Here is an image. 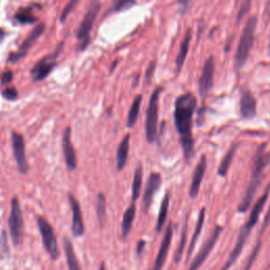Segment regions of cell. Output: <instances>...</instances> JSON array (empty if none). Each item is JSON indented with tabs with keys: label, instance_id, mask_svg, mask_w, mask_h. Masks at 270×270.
I'll return each mask as SVG.
<instances>
[{
	"label": "cell",
	"instance_id": "2e32d148",
	"mask_svg": "<svg viewBox=\"0 0 270 270\" xmlns=\"http://www.w3.org/2000/svg\"><path fill=\"white\" fill-rule=\"evenodd\" d=\"M162 184V176L159 172H152L148 178L145 192H144V208L147 210L149 209L152 200H153L154 194L160 189Z\"/></svg>",
	"mask_w": 270,
	"mask_h": 270
},
{
	"label": "cell",
	"instance_id": "6da1fadb",
	"mask_svg": "<svg viewBox=\"0 0 270 270\" xmlns=\"http://www.w3.org/2000/svg\"><path fill=\"white\" fill-rule=\"evenodd\" d=\"M196 108V98L192 93L181 95L174 105V123L186 161L191 160L193 155L194 141L192 137V121Z\"/></svg>",
	"mask_w": 270,
	"mask_h": 270
},
{
	"label": "cell",
	"instance_id": "4fadbf2b",
	"mask_svg": "<svg viewBox=\"0 0 270 270\" xmlns=\"http://www.w3.org/2000/svg\"><path fill=\"white\" fill-rule=\"evenodd\" d=\"M215 64L213 57H209L202 66L201 75L199 78V93L201 96H205L213 88V77H214Z\"/></svg>",
	"mask_w": 270,
	"mask_h": 270
},
{
	"label": "cell",
	"instance_id": "4316f807",
	"mask_svg": "<svg viewBox=\"0 0 270 270\" xmlns=\"http://www.w3.org/2000/svg\"><path fill=\"white\" fill-rule=\"evenodd\" d=\"M169 202H170V194H169V192H167L163 198L160 213H159V217H158V222H156V230L159 232L162 231V229L164 228V226L166 224L167 215H168V211H169Z\"/></svg>",
	"mask_w": 270,
	"mask_h": 270
},
{
	"label": "cell",
	"instance_id": "484cf974",
	"mask_svg": "<svg viewBox=\"0 0 270 270\" xmlns=\"http://www.w3.org/2000/svg\"><path fill=\"white\" fill-rule=\"evenodd\" d=\"M238 144L236 145H233L230 147V149L227 151V153L224 155L222 162H221V165H219L218 167V175L222 176V177H225L227 172H228V169L232 163V160L235 155V152L236 150H238Z\"/></svg>",
	"mask_w": 270,
	"mask_h": 270
},
{
	"label": "cell",
	"instance_id": "5bb4252c",
	"mask_svg": "<svg viewBox=\"0 0 270 270\" xmlns=\"http://www.w3.org/2000/svg\"><path fill=\"white\" fill-rule=\"evenodd\" d=\"M172 235H173L172 223H169L167 228H166L165 235H164V238H163L161 247L159 249V253H158L156 259L154 261L153 267H152L151 270H162L163 269V266H164V264L166 262V259H167V256H168L169 248H170Z\"/></svg>",
	"mask_w": 270,
	"mask_h": 270
},
{
	"label": "cell",
	"instance_id": "74e56055",
	"mask_svg": "<svg viewBox=\"0 0 270 270\" xmlns=\"http://www.w3.org/2000/svg\"><path fill=\"white\" fill-rule=\"evenodd\" d=\"M190 2H191V0H177L178 5L181 6V8L183 9L184 12L188 9V7L190 5Z\"/></svg>",
	"mask_w": 270,
	"mask_h": 270
},
{
	"label": "cell",
	"instance_id": "7bdbcfd3",
	"mask_svg": "<svg viewBox=\"0 0 270 270\" xmlns=\"http://www.w3.org/2000/svg\"><path fill=\"white\" fill-rule=\"evenodd\" d=\"M269 48H270V44H269Z\"/></svg>",
	"mask_w": 270,
	"mask_h": 270
},
{
	"label": "cell",
	"instance_id": "3957f363",
	"mask_svg": "<svg viewBox=\"0 0 270 270\" xmlns=\"http://www.w3.org/2000/svg\"><path fill=\"white\" fill-rule=\"evenodd\" d=\"M258 25V19L256 16L249 17L247 20L242 35L238 44V49L234 55V68L236 70H240L244 66V64L247 62L248 57L250 55L251 49L255 43V32Z\"/></svg>",
	"mask_w": 270,
	"mask_h": 270
},
{
	"label": "cell",
	"instance_id": "8d00e7d4",
	"mask_svg": "<svg viewBox=\"0 0 270 270\" xmlns=\"http://www.w3.org/2000/svg\"><path fill=\"white\" fill-rule=\"evenodd\" d=\"M2 83L3 84H7V83H10L12 80H13V72L11 70H8L6 71L3 75H2Z\"/></svg>",
	"mask_w": 270,
	"mask_h": 270
},
{
	"label": "cell",
	"instance_id": "5b68a950",
	"mask_svg": "<svg viewBox=\"0 0 270 270\" xmlns=\"http://www.w3.org/2000/svg\"><path fill=\"white\" fill-rule=\"evenodd\" d=\"M10 234L15 246L20 245L24 236V219L19 200L14 197L11 202V214L9 218Z\"/></svg>",
	"mask_w": 270,
	"mask_h": 270
},
{
	"label": "cell",
	"instance_id": "836d02e7",
	"mask_svg": "<svg viewBox=\"0 0 270 270\" xmlns=\"http://www.w3.org/2000/svg\"><path fill=\"white\" fill-rule=\"evenodd\" d=\"M186 229L184 230L183 232V236H182V239H181V243L177 247V250H176V253H175V262H179L181 258H182V253L184 251V247H185V243H186Z\"/></svg>",
	"mask_w": 270,
	"mask_h": 270
},
{
	"label": "cell",
	"instance_id": "cb8c5ba5",
	"mask_svg": "<svg viewBox=\"0 0 270 270\" xmlns=\"http://www.w3.org/2000/svg\"><path fill=\"white\" fill-rule=\"evenodd\" d=\"M143 101V96L138 95L133 100V103L131 105V108L129 110L128 118H127V126L128 128H132L138 122V118L140 116V111H141V106Z\"/></svg>",
	"mask_w": 270,
	"mask_h": 270
},
{
	"label": "cell",
	"instance_id": "83f0119b",
	"mask_svg": "<svg viewBox=\"0 0 270 270\" xmlns=\"http://www.w3.org/2000/svg\"><path fill=\"white\" fill-rule=\"evenodd\" d=\"M15 18L21 25L33 24L37 20V18L34 16L31 8H22L15 14Z\"/></svg>",
	"mask_w": 270,
	"mask_h": 270
},
{
	"label": "cell",
	"instance_id": "60d3db41",
	"mask_svg": "<svg viewBox=\"0 0 270 270\" xmlns=\"http://www.w3.org/2000/svg\"><path fill=\"white\" fill-rule=\"evenodd\" d=\"M99 270H106L105 263H101V265H100V267H99Z\"/></svg>",
	"mask_w": 270,
	"mask_h": 270
},
{
	"label": "cell",
	"instance_id": "b9f144b4",
	"mask_svg": "<svg viewBox=\"0 0 270 270\" xmlns=\"http://www.w3.org/2000/svg\"><path fill=\"white\" fill-rule=\"evenodd\" d=\"M236 2H239V0H236Z\"/></svg>",
	"mask_w": 270,
	"mask_h": 270
},
{
	"label": "cell",
	"instance_id": "30bf717a",
	"mask_svg": "<svg viewBox=\"0 0 270 270\" xmlns=\"http://www.w3.org/2000/svg\"><path fill=\"white\" fill-rule=\"evenodd\" d=\"M13 140V152L14 156L18 165V169L21 174H27L29 171V165L26 156V148H25V141L22 135L14 132L12 135Z\"/></svg>",
	"mask_w": 270,
	"mask_h": 270
},
{
	"label": "cell",
	"instance_id": "7a4b0ae2",
	"mask_svg": "<svg viewBox=\"0 0 270 270\" xmlns=\"http://www.w3.org/2000/svg\"><path fill=\"white\" fill-rule=\"evenodd\" d=\"M265 147L266 145L263 144L259 146V148L257 149L255 159H253V168H252L251 178H250L249 185L247 187V190L239 205V209H238L239 212L245 213L249 209L251 202H252V199L253 197H255V194L261 184L264 169L270 162V153H268V152L266 151Z\"/></svg>",
	"mask_w": 270,
	"mask_h": 270
},
{
	"label": "cell",
	"instance_id": "7402d4cb",
	"mask_svg": "<svg viewBox=\"0 0 270 270\" xmlns=\"http://www.w3.org/2000/svg\"><path fill=\"white\" fill-rule=\"evenodd\" d=\"M135 213H137V208H135V204L132 202V205L125 211L123 216V222H122V236L126 238V236L130 233V230L132 228V224L135 218Z\"/></svg>",
	"mask_w": 270,
	"mask_h": 270
},
{
	"label": "cell",
	"instance_id": "f1b7e54d",
	"mask_svg": "<svg viewBox=\"0 0 270 270\" xmlns=\"http://www.w3.org/2000/svg\"><path fill=\"white\" fill-rule=\"evenodd\" d=\"M97 217H98V222L100 226L103 227L105 223V218H106V211H107V200L106 196L103 193H99L97 195Z\"/></svg>",
	"mask_w": 270,
	"mask_h": 270
},
{
	"label": "cell",
	"instance_id": "8992f818",
	"mask_svg": "<svg viewBox=\"0 0 270 270\" xmlns=\"http://www.w3.org/2000/svg\"><path fill=\"white\" fill-rule=\"evenodd\" d=\"M99 10H100L99 0H95V2L91 5L87 14L84 15V17H83V19L80 24V27L77 31V38L79 40H81L80 50L86 49L88 43H89L90 33H91V30L93 28V24L96 19V16H97Z\"/></svg>",
	"mask_w": 270,
	"mask_h": 270
},
{
	"label": "cell",
	"instance_id": "ffe728a7",
	"mask_svg": "<svg viewBox=\"0 0 270 270\" xmlns=\"http://www.w3.org/2000/svg\"><path fill=\"white\" fill-rule=\"evenodd\" d=\"M191 29H188L187 32H186L185 36L182 40L181 47H179V51H178V54L176 56L175 59V64H176V69L177 72H179L182 70V68L184 65V62L186 60V57L188 55V51H189V47H190V42H191V37H192V34H191Z\"/></svg>",
	"mask_w": 270,
	"mask_h": 270
},
{
	"label": "cell",
	"instance_id": "9c48e42d",
	"mask_svg": "<svg viewBox=\"0 0 270 270\" xmlns=\"http://www.w3.org/2000/svg\"><path fill=\"white\" fill-rule=\"evenodd\" d=\"M61 48H62V43L60 44V48H58L56 50V52L54 54L48 55V56L41 58L35 65L33 66L32 76H33L34 80L38 81V80L44 79L50 74V72L54 69V66L56 65V62L54 61V59L56 58V56L60 52Z\"/></svg>",
	"mask_w": 270,
	"mask_h": 270
},
{
	"label": "cell",
	"instance_id": "e0dca14e",
	"mask_svg": "<svg viewBox=\"0 0 270 270\" xmlns=\"http://www.w3.org/2000/svg\"><path fill=\"white\" fill-rule=\"evenodd\" d=\"M62 149H63V154H64L66 167L69 168L70 171L75 170L76 169V154H75V150H74L72 142H71V129L70 128H66L63 132Z\"/></svg>",
	"mask_w": 270,
	"mask_h": 270
},
{
	"label": "cell",
	"instance_id": "d4e9b609",
	"mask_svg": "<svg viewBox=\"0 0 270 270\" xmlns=\"http://www.w3.org/2000/svg\"><path fill=\"white\" fill-rule=\"evenodd\" d=\"M142 184H143V167L140 164L137 168V170L134 172L133 183H132V201L135 202L141 194L142 190Z\"/></svg>",
	"mask_w": 270,
	"mask_h": 270
},
{
	"label": "cell",
	"instance_id": "52a82bcc",
	"mask_svg": "<svg viewBox=\"0 0 270 270\" xmlns=\"http://www.w3.org/2000/svg\"><path fill=\"white\" fill-rule=\"evenodd\" d=\"M37 223H38V228L41 234L42 242H43L46 250L48 251L51 258H52L53 260H57L59 257V251H58L56 236H55L52 226L50 225V223L44 217H41V216L38 217Z\"/></svg>",
	"mask_w": 270,
	"mask_h": 270
},
{
	"label": "cell",
	"instance_id": "277c9868",
	"mask_svg": "<svg viewBox=\"0 0 270 270\" xmlns=\"http://www.w3.org/2000/svg\"><path fill=\"white\" fill-rule=\"evenodd\" d=\"M163 91L162 87L156 88L152 93L149 101L146 117V139L148 143L152 144L158 138V125H159V112H160V96Z\"/></svg>",
	"mask_w": 270,
	"mask_h": 270
},
{
	"label": "cell",
	"instance_id": "9a60e30c",
	"mask_svg": "<svg viewBox=\"0 0 270 270\" xmlns=\"http://www.w3.org/2000/svg\"><path fill=\"white\" fill-rule=\"evenodd\" d=\"M206 169H207L206 155H201V158L199 159L195 167V170L192 176V182H191L190 188H189V195L191 198H195L197 196L199 189H200V186H201V182L205 176Z\"/></svg>",
	"mask_w": 270,
	"mask_h": 270
},
{
	"label": "cell",
	"instance_id": "ac0fdd59",
	"mask_svg": "<svg viewBox=\"0 0 270 270\" xmlns=\"http://www.w3.org/2000/svg\"><path fill=\"white\" fill-rule=\"evenodd\" d=\"M69 202H70V206L72 208V214H73V216H72V218H73V225H72L73 233L75 236H81L84 232L83 219H82V215H81L79 202L72 193L69 194Z\"/></svg>",
	"mask_w": 270,
	"mask_h": 270
},
{
	"label": "cell",
	"instance_id": "d590c367",
	"mask_svg": "<svg viewBox=\"0 0 270 270\" xmlns=\"http://www.w3.org/2000/svg\"><path fill=\"white\" fill-rule=\"evenodd\" d=\"M155 68H156V62L155 61H151L150 64L148 65V70H147V73H146V80L148 82L151 80L152 76H153L154 71H155Z\"/></svg>",
	"mask_w": 270,
	"mask_h": 270
},
{
	"label": "cell",
	"instance_id": "f35d334b",
	"mask_svg": "<svg viewBox=\"0 0 270 270\" xmlns=\"http://www.w3.org/2000/svg\"><path fill=\"white\" fill-rule=\"evenodd\" d=\"M145 246H146V242L145 241L142 240V241L139 242V244H138V255H141Z\"/></svg>",
	"mask_w": 270,
	"mask_h": 270
},
{
	"label": "cell",
	"instance_id": "603a6c76",
	"mask_svg": "<svg viewBox=\"0 0 270 270\" xmlns=\"http://www.w3.org/2000/svg\"><path fill=\"white\" fill-rule=\"evenodd\" d=\"M204 222H205V208H201L200 211H199V214H198V219H197V223H196V226H195L194 233H193L192 239L190 241V245H189V249H188V253H187V260L192 255L194 247L196 245V242H197L199 235H200L202 226H204Z\"/></svg>",
	"mask_w": 270,
	"mask_h": 270
},
{
	"label": "cell",
	"instance_id": "d6a6232c",
	"mask_svg": "<svg viewBox=\"0 0 270 270\" xmlns=\"http://www.w3.org/2000/svg\"><path fill=\"white\" fill-rule=\"evenodd\" d=\"M250 6H251V0H244L241 5V8L239 10L238 16H236V21H240L245 15L248 14L249 10H250Z\"/></svg>",
	"mask_w": 270,
	"mask_h": 270
},
{
	"label": "cell",
	"instance_id": "8fae6325",
	"mask_svg": "<svg viewBox=\"0 0 270 270\" xmlns=\"http://www.w3.org/2000/svg\"><path fill=\"white\" fill-rule=\"evenodd\" d=\"M240 114L244 120H252L257 116V100L247 88L241 90Z\"/></svg>",
	"mask_w": 270,
	"mask_h": 270
},
{
	"label": "cell",
	"instance_id": "4dcf8cb0",
	"mask_svg": "<svg viewBox=\"0 0 270 270\" xmlns=\"http://www.w3.org/2000/svg\"><path fill=\"white\" fill-rule=\"evenodd\" d=\"M261 245H262V243H261V241H259V242L257 243V245L255 246V248H253V250L251 251L250 256H249V259H248L246 265L244 266V268H243L242 270H250V269H251L253 263H255V261H256L257 258H258V255H259L260 249H261Z\"/></svg>",
	"mask_w": 270,
	"mask_h": 270
},
{
	"label": "cell",
	"instance_id": "f546056e",
	"mask_svg": "<svg viewBox=\"0 0 270 270\" xmlns=\"http://www.w3.org/2000/svg\"><path fill=\"white\" fill-rule=\"evenodd\" d=\"M137 6V2L135 0H114L110 12H123L131 9L132 7Z\"/></svg>",
	"mask_w": 270,
	"mask_h": 270
},
{
	"label": "cell",
	"instance_id": "e575fe53",
	"mask_svg": "<svg viewBox=\"0 0 270 270\" xmlns=\"http://www.w3.org/2000/svg\"><path fill=\"white\" fill-rule=\"evenodd\" d=\"M3 95L5 98H7L9 100H14L17 98V96H18V92H17V90L15 88L11 87V88L6 89L3 93Z\"/></svg>",
	"mask_w": 270,
	"mask_h": 270
},
{
	"label": "cell",
	"instance_id": "ab89813d",
	"mask_svg": "<svg viewBox=\"0 0 270 270\" xmlns=\"http://www.w3.org/2000/svg\"><path fill=\"white\" fill-rule=\"evenodd\" d=\"M5 35H6V32H5V30L0 29V41H2V40L5 38Z\"/></svg>",
	"mask_w": 270,
	"mask_h": 270
},
{
	"label": "cell",
	"instance_id": "ba28073f",
	"mask_svg": "<svg viewBox=\"0 0 270 270\" xmlns=\"http://www.w3.org/2000/svg\"><path fill=\"white\" fill-rule=\"evenodd\" d=\"M223 228L221 226H215L210 238L208 239V241L204 244V246L201 247V249L199 250V252L196 255V257L194 258V260L192 261V263L189 266L188 270H197L201 264L206 261V259L208 258V256L210 255V252L212 251L213 247L215 246L219 235H221Z\"/></svg>",
	"mask_w": 270,
	"mask_h": 270
},
{
	"label": "cell",
	"instance_id": "1f68e13d",
	"mask_svg": "<svg viewBox=\"0 0 270 270\" xmlns=\"http://www.w3.org/2000/svg\"><path fill=\"white\" fill-rule=\"evenodd\" d=\"M78 3H79V0H71V2L65 6V8L63 9V11L60 15V21L61 22L65 21V19L68 18V16L72 13V11L75 9V7L77 6Z\"/></svg>",
	"mask_w": 270,
	"mask_h": 270
},
{
	"label": "cell",
	"instance_id": "44dd1931",
	"mask_svg": "<svg viewBox=\"0 0 270 270\" xmlns=\"http://www.w3.org/2000/svg\"><path fill=\"white\" fill-rule=\"evenodd\" d=\"M63 249H64L66 263H68V267H69V270H81L80 265L78 263V260L74 252V249H73V245L68 239L63 240Z\"/></svg>",
	"mask_w": 270,
	"mask_h": 270
},
{
	"label": "cell",
	"instance_id": "7c38bea8",
	"mask_svg": "<svg viewBox=\"0 0 270 270\" xmlns=\"http://www.w3.org/2000/svg\"><path fill=\"white\" fill-rule=\"evenodd\" d=\"M44 30H46L44 24H40L35 29L32 30L31 33L29 34V36L25 39V41L20 46L19 50L17 51L16 53L11 54L9 56V60L10 61H16V60H19L20 58H22L28 53V51L32 48V46L35 43V41L42 35V33L44 32Z\"/></svg>",
	"mask_w": 270,
	"mask_h": 270
},
{
	"label": "cell",
	"instance_id": "d6986e66",
	"mask_svg": "<svg viewBox=\"0 0 270 270\" xmlns=\"http://www.w3.org/2000/svg\"><path fill=\"white\" fill-rule=\"evenodd\" d=\"M129 149H130V135L127 134L121 142L120 146H118L116 152V168L118 171L123 170L127 164Z\"/></svg>",
	"mask_w": 270,
	"mask_h": 270
}]
</instances>
